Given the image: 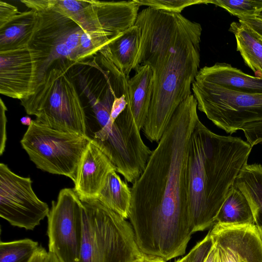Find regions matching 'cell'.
<instances>
[{
    "mask_svg": "<svg viewBox=\"0 0 262 262\" xmlns=\"http://www.w3.org/2000/svg\"><path fill=\"white\" fill-rule=\"evenodd\" d=\"M193 95L178 106L145 168L131 188L128 219L145 254L168 261L185 253L193 233L187 196V159L197 121Z\"/></svg>",
    "mask_w": 262,
    "mask_h": 262,
    "instance_id": "1",
    "label": "cell"
},
{
    "mask_svg": "<svg viewBox=\"0 0 262 262\" xmlns=\"http://www.w3.org/2000/svg\"><path fill=\"white\" fill-rule=\"evenodd\" d=\"M239 137L216 134L199 119L189 140L187 185L193 233L213 226L252 150Z\"/></svg>",
    "mask_w": 262,
    "mask_h": 262,
    "instance_id": "2",
    "label": "cell"
},
{
    "mask_svg": "<svg viewBox=\"0 0 262 262\" xmlns=\"http://www.w3.org/2000/svg\"><path fill=\"white\" fill-rule=\"evenodd\" d=\"M201 25L177 16L171 46L153 71L152 96L142 128L150 142H159L178 106L191 95L200 62Z\"/></svg>",
    "mask_w": 262,
    "mask_h": 262,
    "instance_id": "3",
    "label": "cell"
},
{
    "mask_svg": "<svg viewBox=\"0 0 262 262\" xmlns=\"http://www.w3.org/2000/svg\"><path fill=\"white\" fill-rule=\"evenodd\" d=\"M67 63L52 66L34 92L20 100L36 122L51 128L89 136L86 114Z\"/></svg>",
    "mask_w": 262,
    "mask_h": 262,
    "instance_id": "4",
    "label": "cell"
},
{
    "mask_svg": "<svg viewBox=\"0 0 262 262\" xmlns=\"http://www.w3.org/2000/svg\"><path fill=\"white\" fill-rule=\"evenodd\" d=\"M82 203L81 262H132L143 254L126 219L97 199Z\"/></svg>",
    "mask_w": 262,
    "mask_h": 262,
    "instance_id": "5",
    "label": "cell"
},
{
    "mask_svg": "<svg viewBox=\"0 0 262 262\" xmlns=\"http://www.w3.org/2000/svg\"><path fill=\"white\" fill-rule=\"evenodd\" d=\"M91 138L51 128L32 120L20 144L36 167L63 175L74 183L78 167Z\"/></svg>",
    "mask_w": 262,
    "mask_h": 262,
    "instance_id": "6",
    "label": "cell"
},
{
    "mask_svg": "<svg viewBox=\"0 0 262 262\" xmlns=\"http://www.w3.org/2000/svg\"><path fill=\"white\" fill-rule=\"evenodd\" d=\"M191 89L198 108L213 124L232 134L262 121V94L230 91L196 78Z\"/></svg>",
    "mask_w": 262,
    "mask_h": 262,
    "instance_id": "7",
    "label": "cell"
},
{
    "mask_svg": "<svg viewBox=\"0 0 262 262\" xmlns=\"http://www.w3.org/2000/svg\"><path fill=\"white\" fill-rule=\"evenodd\" d=\"M53 5V1L52 7L36 12V25L28 45L41 55L39 82L56 61H76L80 38L84 32Z\"/></svg>",
    "mask_w": 262,
    "mask_h": 262,
    "instance_id": "8",
    "label": "cell"
},
{
    "mask_svg": "<svg viewBox=\"0 0 262 262\" xmlns=\"http://www.w3.org/2000/svg\"><path fill=\"white\" fill-rule=\"evenodd\" d=\"M83 204L74 188L60 190L47 216L48 248L60 262H81Z\"/></svg>",
    "mask_w": 262,
    "mask_h": 262,
    "instance_id": "9",
    "label": "cell"
},
{
    "mask_svg": "<svg viewBox=\"0 0 262 262\" xmlns=\"http://www.w3.org/2000/svg\"><path fill=\"white\" fill-rule=\"evenodd\" d=\"M29 177L12 172L0 164V216L11 225L33 230L47 217L48 204L39 200L32 187Z\"/></svg>",
    "mask_w": 262,
    "mask_h": 262,
    "instance_id": "10",
    "label": "cell"
},
{
    "mask_svg": "<svg viewBox=\"0 0 262 262\" xmlns=\"http://www.w3.org/2000/svg\"><path fill=\"white\" fill-rule=\"evenodd\" d=\"M178 14L150 7L138 13L135 25L140 29L141 38L136 68L147 65L154 71L164 58L173 39Z\"/></svg>",
    "mask_w": 262,
    "mask_h": 262,
    "instance_id": "11",
    "label": "cell"
},
{
    "mask_svg": "<svg viewBox=\"0 0 262 262\" xmlns=\"http://www.w3.org/2000/svg\"><path fill=\"white\" fill-rule=\"evenodd\" d=\"M40 53L29 46L0 51V93L20 100L32 94L38 80Z\"/></svg>",
    "mask_w": 262,
    "mask_h": 262,
    "instance_id": "12",
    "label": "cell"
},
{
    "mask_svg": "<svg viewBox=\"0 0 262 262\" xmlns=\"http://www.w3.org/2000/svg\"><path fill=\"white\" fill-rule=\"evenodd\" d=\"M209 233L215 262H262V234L256 225L215 223Z\"/></svg>",
    "mask_w": 262,
    "mask_h": 262,
    "instance_id": "13",
    "label": "cell"
},
{
    "mask_svg": "<svg viewBox=\"0 0 262 262\" xmlns=\"http://www.w3.org/2000/svg\"><path fill=\"white\" fill-rule=\"evenodd\" d=\"M116 168L91 139L80 161L74 190L82 202L97 199L106 179Z\"/></svg>",
    "mask_w": 262,
    "mask_h": 262,
    "instance_id": "14",
    "label": "cell"
},
{
    "mask_svg": "<svg viewBox=\"0 0 262 262\" xmlns=\"http://www.w3.org/2000/svg\"><path fill=\"white\" fill-rule=\"evenodd\" d=\"M195 78L230 91L262 94V78L247 74L226 63L204 67Z\"/></svg>",
    "mask_w": 262,
    "mask_h": 262,
    "instance_id": "15",
    "label": "cell"
},
{
    "mask_svg": "<svg viewBox=\"0 0 262 262\" xmlns=\"http://www.w3.org/2000/svg\"><path fill=\"white\" fill-rule=\"evenodd\" d=\"M134 76L128 79L129 102L126 107L141 130L144 127L150 105L153 72L147 65L135 69Z\"/></svg>",
    "mask_w": 262,
    "mask_h": 262,
    "instance_id": "16",
    "label": "cell"
},
{
    "mask_svg": "<svg viewBox=\"0 0 262 262\" xmlns=\"http://www.w3.org/2000/svg\"><path fill=\"white\" fill-rule=\"evenodd\" d=\"M140 28L134 25L112 40L99 52L128 78L136 69L140 46Z\"/></svg>",
    "mask_w": 262,
    "mask_h": 262,
    "instance_id": "17",
    "label": "cell"
},
{
    "mask_svg": "<svg viewBox=\"0 0 262 262\" xmlns=\"http://www.w3.org/2000/svg\"><path fill=\"white\" fill-rule=\"evenodd\" d=\"M92 1L96 7L102 27L113 38H116L135 25L139 7L133 0Z\"/></svg>",
    "mask_w": 262,
    "mask_h": 262,
    "instance_id": "18",
    "label": "cell"
},
{
    "mask_svg": "<svg viewBox=\"0 0 262 262\" xmlns=\"http://www.w3.org/2000/svg\"><path fill=\"white\" fill-rule=\"evenodd\" d=\"M251 207L256 225L262 234V165L247 164L234 182Z\"/></svg>",
    "mask_w": 262,
    "mask_h": 262,
    "instance_id": "19",
    "label": "cell"
},
{
    "mask_svg": "<svg viewBox=\"0 0 262 262\" xmlns=\"http://www.w3.org/2000/svg\"><path fill=\"white\" fill-rule=\"evenodd\" d=\"M37 22V13L33 10L20 13L0 28V51L28 46Z\"/></svg>",
    "mask_w": 262,
    "mask_h": 262,
    "instance_id": "20",
    "label": "cell"
},
{
    "mask_svg": "<svg viewBox=\"0 0 262 262\" xmlns=\"http://www.w3.org/2000/svg\"><path fill=\"white\" fill-rule=\"evenodd\" d=\"M229 31L235 36L237 51L245 63L254 72L255 77L262 78V40L239 20L232 22Z\"/></svg>",
    "mask_w": 262,
    "mask_h": 262,
    "instance_id": "21",
    "label": "cell"
},
{
    "mask_svg": "<svg viewBox=\"0 0 262 262\" xmlns=\"http://www.w3.org/2000/svg\"><path fill=\"white\" fill-rule=\"evenodd\" d=\"M97 199L124 219L128 218L132 201L131 188L116 170L108 174Z\"/></svg>",
    "mask_w": 262,
    "mask_h": 262,
    "instance_id": "22",
    "label": "cell"
},
{
    "mask_svg": "<svg viewBox=\"0 0 262 262\" xmlns=\"http://www.w3.org/2000/svg\"><path fill=\"white\" fill-rule=\"evenodd\" d=\"M53 7L75 22L84 32H104L107 33L99 20L96 7L92 0H54Z\"/></svg>",
    "mask_w": 262,
    "mask_h": 262,
    "instance_id": "23",
    "label": "cell"
},
{
    "mask_svg": "<svg viewBox=\"0 0 262 262\" xmlns=\"http://www.w3.org/2000/svg\"><path fill=\"white\" fill-rule=\"evenodd\" d=\"M216 223L224 224H254L250 204L241 190L232 186L216 217Z\"/></svg>",
    "mask_w": 262,
    "mask_h": 262,
    "instance_id": "24",
    "label": "cell"
},
{
    "mask_svg": "<svg viewBox=\"0 0 262 262\" xmlns=\"http://www.w3.org/2000/svg\"><path fill=\"white\" fill-rule=\"evenodd\" d=\"M39 247L30 238L0 242V262H30Z\"/></svg>",
    "mask_w": 262,
    "mask_h": 262,
    "instance_id": "25",
    "label": "cell"
},
{
    "mask_svg": "<svg viewBox=\"0 0 262 262\" xmlns=\"http://www.w3.org/2000/svg\"><path fill=\"white\" fill-rule=\"evenodd\" d=\"M113 39L104 32H83L80 38L76 61L99 52Z\"/></svg>",
    "mask_w": 262,
    "mask_h": 262,
    "instance_id": "26",
    "label": "cell"
},
{
    "mask_svg": "<svg viewBox=\"0 0 262 262\" xmlns=\"http://www.w3.org/2000/svg\"><path fill=\"white\" fill-rule=\"evenodd\" d=\"M208 4L224 8L238 18L254 16L262 8V0H206L205 4Z\"/></svg>",
    "mask_w": 262,
    "mask_h": 262,
    "instance_id": "27",
    "label": "cell"
},
{
    "mask_svg": "<svg viewBox=\"0 0 262 262\" xmlns=\"http://www.w3.org/2000/svg\"><path fill=\"white\" fill-rule=\"evenodd\" d=\"M138 6H147L155 9L181 13L186 7L197 4H205L206 0H133Z\"/></svg>",
    "mask_w": 262,
    "mask_h": 262,
    "instance_id": "28",
    "label": "cell"
},
{
    "mask_svg": "<svg viewBox=\"0 0 262 262\" xmlns=\"http://www.w3.org/2000/svg\"><path fill=\"white\" fill-rule=\"evenodd\" d=\"M212 246V241L209 233L198 242L188 253L187 262H204Z\"/></svg>",
    "mask_w": 262,
    "mask_h": 262,
    "instance_id": "29",
    "label": "cell"
},
{
    "mask_svg": "<svg viewBox=\"0 0 262 262\" xmlns=\"http://www.w3.org/2000/svg\"><path fill=\"white\" fill-rule=\"evenodd\" d=\"M242 130L248 142L252 147L258 144H262V121L248 124Z\"/></svg>",
    "mask_w": 262,
    "mask_h": 262,
    "instance_id": "30",
    "label": "cell"
},
{
    "mask_svg": "<svg viewBox=\"0 0 262 262\" xmlns=\"http://www.w3.org/2000/svg\"><path fill=\"white\" fill-rule=\"evenodd\" d=\"M20 12L16 7L0 1V28L13 19Z\"/></svg>",
    "mask_w": 262,
    "mask_h": 262,
    "instance_id": "31",
    "label": "cell"
},
{
    "mask_svg": "<svg viewBox=\"0 0 262 262\" xmlns=\"http://www.w3.org/2000/svg\"><path fill=\"white\" fill-rule=\"evenodd\" d=\"M7 111L3 100L0 99V155L5 151L7 141L6 123L7 117L6 112Z\"/></svg>",
    "mask_w": 262,
    "mask_h": 262,
    "instance_id": "32",
    "label": "cell"
},
{
    "mask_svg": "<svg viewBox=\"0 0 262 262\" xmlns=\"http://www.w3.org/2000/svg\"><path fill=\"white\" fill-rule=\"evenodd\" d=\"M238 19L246 24L262 40V20L254 16L241 17Z\"/></svg>",
    "mask_w": 262,
    "mask_h": 262,
    "instance_id": "33",
    "label": "cell"
},
{
    "mask_svg": "<svg viewBox=\"0 0 262 262\" xmlns=\"http://www.w3.org/2000/svg\"><path fill=\"white\" fill-rule=\"evenodd\" d=\"M48 252L41 246H39L30 262H46Z\"/></svg>",
    "mask_w": 262,
    "mask_h": 262,
    "instance_id": "34",
    "label": "cell"
},
{
    "mask_svg": "<svg viewBox=\"0 0 262 262\" xmlns=\"http://www.w3.org/2000/svg\"><path fill=\"white\" fill-rule=\"evenodd\" d=\"M132 262H166V261L159 257L143 254L141 257Z\"/></svg>",
    "mask_w": 262,
    "mask_h": 262,
    "instance_id": "35",
    "label": "cell"
},
{
    "mask_svg": "<svg viewBox=\"0 0 262 262\" xmlns=\"http://www.w3.org/2000/svg\"><path fill=\"white\" fill-rule=\"evenodd\" d=\"M204 262H215V250L213 244Z\"/></svg>",
    "mask_w": 262,
    "mask_h": 262,
    "instance_id": "36",
    "label": "cell"
},
{
    "mask_svg": "<svg viewBox=\"0 0 262 262\" xmlns=\"http://www.w3.org/2000/svg\"><path fill=\"white\" fill-rule=\"evenodd\" d=\"M46 262H60L57 257L53 253L48 252Z\"/></svg>",
    "mask_w": 262,
    "mask_h": 262,
    "instance_id": "37",
    "label": "cell"
},
{
    "mask_svg": "<svg viewBox=\"0 0 262 262\" xmlns=\"http://www.w3.org/2000/svg\"><path fill=\"white\" fill-rule=\"evenodd\" d=\"M32 120L31 118L29 116H24V117H23L21 119H20V122L21 123L23 124V125H27L28 126H29L32 122Z\"/></svg>",
    "mask_w": 262,
    "mask_h": 262,
    "instance_id": "38",
    "label": "cell"
},
{
    "mask_svg": "<svg viewBox=\"0 0 262 262\" xmlns=\"http://www.w3.org/2000/svg\"><path fill=\"white\" fill-rule=\"evenodd\" d=\"M188 259V253L182 258L177 259L174 262H187Z\"/></svg>",
    "mask_w": 262,
    "mask_h": 262,
    "instance_id": "39",
    "label": "cell"
},
{
    "mask_svg": "<svg viewBox=\"0 0 262 262\" xmlns=\"http://www.w3.org/2000/svg\"><path fill=\"white\" fill-rule=\"evenodd\" d=\"M254 17L262 20V8L256 12Z\"/></svg>",
    "mask_w": 262,
    "mask_h": 262,
    "instance_id": "40",
    "label": "cell"
}]
</instances>
